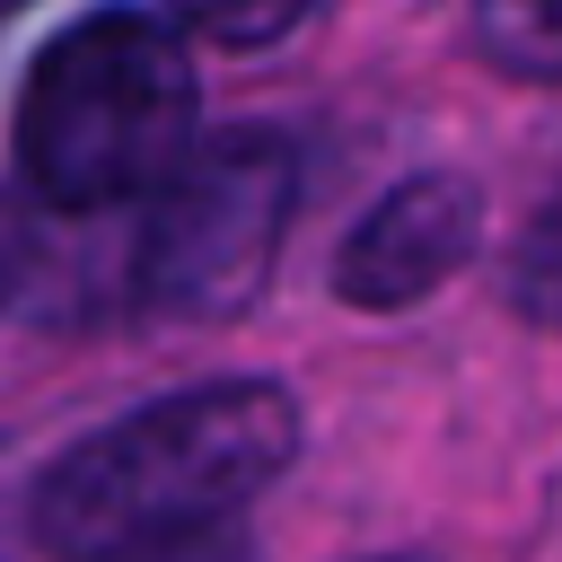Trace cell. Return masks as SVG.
Here are the masks:
<instances>
[{"label":"cell","instance_id":"6da1fadb","mask_svg":"<svg viewBox=\"0 0 562 562\" xmlns=\"http://www.w3.org/2000/svg\"><path fill=\"white\" fill-rule=\"evenodd\" d=\"M299 457V404L272 378H202L79 430L26 492V536L53 562H158L228 536Z\"/></svg>","mask_w":562,"mask_h":562},{"label":"cell","instance_id":"7a4b0ae2","mask_svg":"<svg viewBox=\"0 0 562 562\" xmlns=\"http://www.w3.org/2000/svg\"><path fill=\"white\" fill-rule=\"evenodd\" d=\"M193 114L202 88L184 26L149 9H88L26 61L9 149L44 211L88 220L114 202H149L193 158Z\"/></svg>","mask_w":562,"mask_h":562},{"label":"cell","instance_id":"3957f363","mask_svg":"<svg viewBox=\"0 0 562 562\" xmlns=\"http://www.w3.org/2000/svg\"><path fill=\"white\" fill-rule=\"evenodd\" d=\"M299 211V149L272 123L193 140V158L140 202L132 299L167 325H228L263 299Z\"/></svg>","mask_w":562,"mask_h":562},{"label":"cell","instance_id":"277c9868","mask_svg":"<svg viewBox=\"0 0 562 562\" xmlns=\"http://www.w3.org/2000/svg\"><path fill=\"white\" fill-rule=\"evenodd\" d=\"M474 246H483V184L457 176V167H422V176L386 184L342 228V246H334V299L369 307V316L422 307Z\"/></svg>","mask_w":562,"mask_h":562},{"label":"cell","instance_id":"5b68a950","mask_svg":"<svg viewBox=\"0 0 562 562\" xmlns=\"http://www.w3.org/2000/svg\"><path fill=\"white\" fill-rule=\"evenodd\" d=\"M474 53L509 79H562V0H474Z\"/></svg>","mask_w":562,"mask_h":562},{"label":"cell","instance_id":"8992f818","mask_svg":"<svg viewBox=\"0 0 562 562\" xmlns=\"http://www.w3.org/2000/svg\"><path fill=\"white\" fill-rule=\"evenodd\" d=\"M509 307L527 316V325H544V334H562V193L518 228V246H509Z\"/></svg>","mask_w":562,"mask_h":562},{"label":"cell","instance_id":"52a82bcc","mask_svg":"<svg viewBox=\"0 0 562 562\" xmlns=\"http://www.w3.org/2000/svg\"><path fill=\"white\" fill-rule=\"evenodd\" d=\"M316 0H167V18L202 44H228V53H255V44H281Z\"/></svg>","mask_w":562,"mask_h":562},{"label":"cell","instance_id":"ba28073f","mask_svg":"<svg viewBox=\"0 0 562 562\" xmlns=\"http://www.w3.org/2000/svg\"><path fill=\"white\" fill-rule=\"evenodd\" d=\"M158 562H255V544H246V536H202V544H176V553H158Z\"/></svg>","mask_w":562,"mask_h":562},{"label":"cell","instance_id":"9c48e42d","mask_svg":"<svg viewBox=\"0 0 562 562\" xmlns=\"http://www.w3.org/2000/svg\"><path fill=\"white\" fill-rule=\"evenodd\" d=\"M9 263H18V255H9V220H0V299H9Z\"/></svg>","mask_w":562,"mask_h":562},{"label":"cell","instance_id":"30bf717a","mask_svg":"<svg viewBox=\"0 0 562 562\" xmlns=\"http://www.w3.org/2000/svg\"><path fill=\"white\" fill-rule=\"evenodd\" d=\"M9 9H18V0H0V18H9Z\"/></svg>","mask_w":562,"mask_h":562}]
</instances>
